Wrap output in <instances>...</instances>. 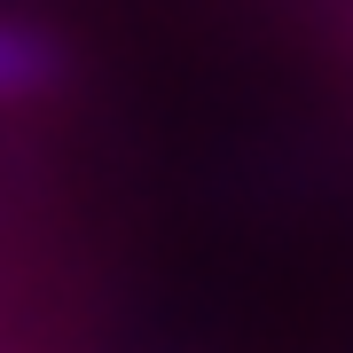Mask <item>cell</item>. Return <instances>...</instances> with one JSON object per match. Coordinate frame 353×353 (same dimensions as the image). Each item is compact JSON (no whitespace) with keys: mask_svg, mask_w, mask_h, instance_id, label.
<instances>
[{"mask_svg":"<svg viewBox=\"0 0 353 353\" xmlns=\"http://www.w3.org/2000/svg\"><path fill=\"white\" fill-rule=\"evenodd\" d=\"M48 71H55L48 39H39V32H24V24H0V102L32 94V87H39Z\"/></svg>","mask_w":353,"mask_h":353,"instance_id":"1","label":"cell"}]
</instances>
